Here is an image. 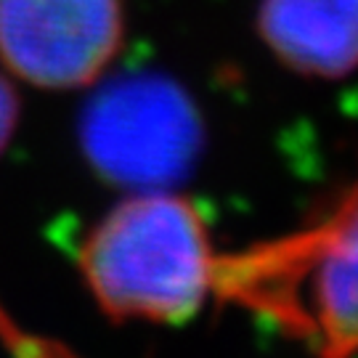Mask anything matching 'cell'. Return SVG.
Returning <instances> with one entry per match:
<instances>
[{
  "label": "cell",
  "instance_id": "6da1fadb",
  "mask_svg": "<svg viewBox=\"0 0 358 358\" xmlns=\"http://www.w3.org/2000/svg\"><path fill=\"white\" fill-rule=\"evenodd\" d=\"M213 294L319 356L358 353V186L303 229L215 255Z\"/></svg>",
  "mask_w": 358,
  "mask_h": 358
},
{
  "label": "cell",
  "instance_id": "7a4b0ae2",
  "mask_svg": "<svg viewBox=\"0 0 358 358\" xmlns=\"http://www.w3.org/2000/svg\"><path fill=\"white\" fill-rule=\"evenodd\" d=\"M77 266L115 321L180 324L213 294L215 252L192 199L143 189L96 223Z\"/></svg>",
  "mask_w": 358,
  "mask_h": 358
},
{
  "label": "cell",
  "instance_id": "3957f363",
  "mask_svg": "<svg viewBox=\"0 0 358 358\" xmlns=\"http://www.w3.org/2000/svg\"><path fill=\"white\" fill-rule=\"evenodd\" d=\"M83 143L103 176L159 189L192 165L199 149V120L173 83L130 77L90 103L83 117Z\"/></svg>",
  "mask_w": 358,
  "mask_h": 358
},
{
  "label": "cell",
  "instance_id": "277c9868",
  "mask_svg": "<svg viewBox=\"0 0 358 358\" xmlns=\"http://www.w3.org/2000/svg\"><path fill=\"white\" fill-rule=\"evenodd\" d=\"M122 35V0H0V59L38 88L96 83Z\"/></svg>",
  "mask_w": 358,
  "mask_h": 358
},
{
  "label": "cell",
  "instance_id": "5b68a950",
  "mask_svg": "<svg viewBox=\"0 0 358 358\" xmlns=\"http://www.w3.org/2000/svg\"><path fill=\"white\" fill-rule=\"evenodd\" d=\"M257 24L271 51L303 75L358 69V0H263Z\"/></svg>",
  "mask_w": 358,
  "mask_h": 358
},
{
  "label": "cell",
  "instance_id": "8992f818",
  "mask_svg": "<svg viewBox=\"0 0 358 358\" xmlns=\"http://www.w3.org/2000/svg\"><path fill=\"white\" fill-rule=\"evenodd\" d=\"M19 122V99L16 90L8 85V80L0 75V154L11 143L13 130Z\"/></svg>",
  "mask_w": 358,
  "mask_h": 358
}]
</instances>
